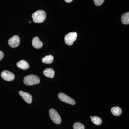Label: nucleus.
I'll return each instance as SVG.
<instances>
[{"instance_id":"nucleus-1","label":"nucleus","mask_w":129,"mask_h":129,"mask_svg":"<svg viewBox=\"0 0 129 129\" xmlns=\"http://www.w3.org/2000/svg\"><path fill=\"white\" fill-rule=\"evenodd\" d=\"M33 21L36 23H41L43 22L46 17V13L43 10H39L32 14Z\"/></svg>"},{"instance_id":"nucleus-2","label":"nucleus","mask_w":129,"mask_h":129,"mask_svg":"<svg viewBox=\"0 0 129 129\" xmlns=\"http://www.w3.org/2000/svg\"><path fill=\"white\" fill-rule=\"evenodd\" d=\"M40 80L38 76L34 75H29L24 77L23 83L25 85L31 86L40 83Z\"/></svg>"},{"instance_id":"nucleus-3","label":"nucleus","mask_w":129,"mask_h":129,"mask_svg":"<svg viewBox=\"0 0 129 129\" xmlns=\"http://www.w3.org/2000/svg\"><path fill=\"white\" fill-rule=\"evenodd\" d=\"M49 115L51 119L55 123L57 124H60L61 122V119L57 111L54 109H51L49 110Z\"/></svg>"},{"instance_id":"nucleus-4","label":"nucleus","mask_w":129,"mask_h":129,"mask_svg":"<svg viewBox=\"0 0 129 129\" xmlns=\"http://www.w3.org/2000/svg\"><path fill=\"white\" fill-rule=\"evenodd\" d=\"M77 36L78 35L76 32H70L64 37L65 43L68 45H72L77 39Z\"/></svg>"},{"instance_id":"nucleus-5","label":"nucleus","mask_w":129,"mask_h":129,"mask_svg":"<svg viewBox=\"0 0 129 129\" xmlns=\"http://www.w3.org/2000/svg\"><path fill=\"white\" fill-rule=\"evenodd\" d=\"M58 97L59 99L62 101L71 105H74L76 103L74 99L62 92H60L58 94Z\"/></svg>"},{"instance_id":"nucleus-6","label":"nucleus","mask_w":129,"mask_h":129,"mask_svg":"<svg viewBox=\"0 0 129 129\" xmlns=\"http://www.w3.org/2000/svg\"><path fill=\"white\" fill-rule=\"evenodd\" d=\"M1 76L3 79L7 81H11L15 78L14 74L8 70L3 71L1 74Z\"/></svg>"},{"instance_id":"nucleus-7","label":"nucleus","mask_w":129,"mask_h":129,"mask_svg":"<svg viewBox=\"0 0 129 129\" xmlns=\"http://www.w3.org/2000/svg\"><path fill=\"white\" fill-rule=\"evenodd\" d=\"M8 44L11 47L15 48L19 45L20 44V39L19 36L14 35L10 38L8 41Z\"/></svg>"},{"instance_id":"nucleus-8","label":"nucleus","mask_w":129,"mask_h":129,"mask_svg":"<svg viewBox=\"0 0 129 129\" xmlns=\"http://www.w3.org/2000/svg\"><path fill=\"white\" fill-rule=\"evenodd\" d=\"M19 94L27 103L28 104L31 103L32 102V97L30 94L28 92H24L22 91H19Z\"/></svg>"},{"instance_id":"nucleus-9","label":"nucleus","mask_w":129,"mask_h":129,"mask_svg":"<svg viewBox=\"0 0 129 129\" xmlns=\"http://www.w3.org/2000/svg\"><path fill=\"white\" fill-rule=\"evenodd\" d=\"M32 45L34 48L39 49L43 46V43L41 41L39 37H35L33 38L32 41Z\"/></svg>"},{"instance_id":"nucleus-10","label":"nucleus","mask_w":129,"mask_h":129,"mask_svg":"<svg viewBox=\"0 0 129 129\" xmlns=\"http://www.w3.org/2000/svg\"><path fill=\"white\" fill-rule=\"evenodd\" d=\"M17 66L19 68L23 70L27 69L29 67L28 63L24 60H21L17 63Z\"/></svg>"},{"instance_id":"nucleus-11","label":"nucleus","mask_w":129,"mask_h":129,"mask_svg":"<svg viewBox=\"0 0 129 129\" xmlns=\"http://www.w3.org/2000/svg\"><path fill=\"white\" fill-rule=\"evenodd\" d=\"M43 74L45 76L48 78H52L55 75V72L52 68H47L44 70Z\"/></svg>"},{"instance_id":"nucleus-12","label":"nucleus","mask_w":129,"mask_h":129,"mask_svg":"<svg viewBox=\"0 0 129 129\" xmlns=\"http://www.w3.org/2000/svg\"><path fill=\"white\" fill-rule=\"evenodd\" d=\"M53 57L52 55L46 56L42 59V62L46 64H51L53 62Z\"/></svg>"},{"instance_id":"nucleus-13","label":"nucleus","mask_w":129,"mask_h":129,"mask_svg":"<svg viewBox=\"0 0 129 129\" xmlns=\"http://www.w3.org/2000/svg\"><path fill=\"white\" fill-rule=\"evenodd\" d=\"M111 112L115 116H118L121 115L122 109L118 107H114L111 109Z\"/></svg>"},{"instance_id":"nucleus-14","label":"nucleus","mask_w":129,"mask_h":129,"mask_svg":"<svg viewBox=\"0 0 129 129\" xmlns=\"http://www.w3.org/2000/svg\"><path fill=\"white\" fill-rule=\"evenodd\" d=\"M121 21L122 23L124 24H129V13H125L122 15L121 17Z\"/></svg>"},{"instance_id":"nucleus-15","label":"nucleus","mask_w":129,"mask_h":129,"mask_svg":"<svg viewBox=\"0 0 129 129\" xmlns=\"http://www.w3.org/2000/svg\"><path fill=\"white\" fill-rule=\"evenodd\" d=\"M90 118L91 119V121L92 123L97 125H99L101 124L102 122V120L101 119L97 116H95L93 117L90 116Z\"/></svg>"},{"instance_id":"nucleus-16","label":"nucleus","mask_w":129,"mask_h":129,"mask_svg":"<svg viewBox=\"0 0 129 129\" xmlns=\"http://www.w3.org/2000/svg\"><path fill=\"white\" fill-rule=\"evenodd\" d=\"M74 129H85V126L80 122H76L73 125Z\"/></svg>"},{"instance_id":"nucleus-17","label":"nucleus","mask_w":129,"mask_h":129,"mask_svg":"<svg viewBox=\"0 0 129 129\" xmlns=\"http://www.w3.org/2000/svg\"><path fill=\"white\" fill-rule=\"evenodd\" d=\"M104 0H94L95 5L97 6H101L104 2Z\"/></svg>"},{"instance_id":"nucleus-18","label":"nucleus","mask_w":129,"mask_h":129,"mask_svg":"<svg viewBox=\"0 0 129 129\" xmlns=\"http://www.w3.org/2000/svg\"><path fill=\"white\" fill-rule=\"evenodd\" d=\"M4 56V54L3 52L2 51H0V61L2 60Z\"/></svg>"},{"instance_id":"nucleus-19","label":"nucleus","mask_w":129,"mask_h":129,"mask_svg":"<svg viewBox=\"0 0 129 129\" xmlns=\"http://www.w3.org/2000/svg\"><path fill=\"white\" fill-rule=\"evenodd\" d=\"M66 2L68 3H70L72 2L73 1V0H64Z\"/></svg>"},{"instance_id":"nucleus-20","label":"nucleus","mask_w":129,"mask_h":129,"mask_svg":"<svg viewBox=\"0 0 129 129\" xmlns=\"http://www.w3.org/2000/svg\"><path fill=\"white\" fill-rule=\"evenodd\" d=\"M29 23H31V21H29Z\"/></svg>"}]
</instances>
